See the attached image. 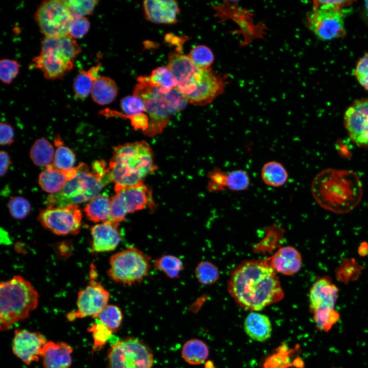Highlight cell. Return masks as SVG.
Masks as SVG:
<instances>
[{
	"mask_svg": "<svg viewBox=\"0 0 368 368\" xmlns=\"http://www.w3.org/2000/svg\"><path fill=\"white\" fill-rule=\"evenodd\" d=\"M227 287L236 303L251 311L261 310L284 295L275 271L266 260L240 263L231 274Z\"/></svg>",
	"mask_w": 368,
	"mask_h": 368,
	"instance_id": "1",
	"label": "cell"
},
{
	"mask_svg": "<svg viewBox=\"0 0 368 368\" xmlns=\"http://www.w3.org/2000/svg\"><path fill=\"white\" fill-rule=\"evenodd\" d=\"M311 191L320 206L338 214L351 211L362 196V183L356 173L331 168L324 170L315 177Z\"/></svg>",
	"mask_w": 368,
	"mask_h": 368,
	"instance_id": "2",
	"label": "cell"
},
{
	"mask_svg": "<svg viewBox=\"0 0 368 368\" xmlns=\"http://www.w3.org/2000/svg\"><path fill=\"white\" fill-rule=\"evenodd\" d=\"M153 153L144 141L126 143L115 147L108 170L115 192L143 182L157 168Z\"/></svg>",
	"mask_w": 368,
	"mask_h": 368,
	"instance_id": "3",
	"label": "cell"
},
{
	"mask_svg": "<svg viewBox=\"0 0 368 368\" xmlns=\"http://www.w3.org/2000/svg\"><path fill=\"white\" fill-rule=\"evenodd\" d=\"M133 95L141 98L144 103L149 118V126L146 132L150 135L162 131L172 116L183 110L188 103L176 87L167 94L161 93L158 87L150 83L148 76L137 78Z\"/></svg>",
	"mask_w": 368,
	"mask_h": 368,
	"instance_id": "4",
	"label": "cell"
},
{
	"mask_svg": "<svg viewBox=\"0 0 368 368\" xmlns=\"http://www.w3.org/2000/svg\"><path fill=\"white\" fill-rule=\"evenodd\" d=\"M0 296L1 331L28 318L37 307L39 297L31 283L20 275L1 282Z\"/></svg>",
	"mask_w": 368,
	"mask_h": 368,
	"instance_id": "5",
	"label": "cell"
},
{
	"mask_svg": "<svg viewBox=\"0 0 368 368\" xmlns=\"http://www.w3.org/2000/svg\"><path fill=\"white\" fill-rule=\"evenodd\" d=\"M76 168V176L68 181L60 191L49 196L47 207H64L90 200L111 181L108 167L103 172L93 170L90 172L84 163Z\"/></svg>",
	"mask_w": 368,
	"mask_h": 368,
	"instance_id": "6",
	"label": "cell"
},
{
	"mask_svg": "<svg viewBox=\"0 0 368 368\" xmlns=\"http://www.w3.org/2000/svg\"><path fill=\"white\" fill-rule=\"evenodd\" d=\"M108 275L113 281L131 285L141 282L148 274L149 258L135 247H129L112 255Z\"/></svg>",
	"mask_w": 368,
	"mask_h": 368,
	"instance_id": "7",
	"label": "cell"
},
{
	"mask_svg": "<svg viewBox=\"0 0 368 368\" xmlns=\"http://www.w3.org/2000/svg\"><path fill=\"white\" fill-rule=\"evenodd\" d=\"M309 28L320 39L329 40L343 37L346 34L341 8L329 1H315L308 14Z\"/></svg>",
	"mask_w": 368,
	"mask_h": 368,
	"instance_id": "8",
	"label": "cell"
},
{
	"mask_svg": "<svg viewBox=\"0 0 368 368\" xmlns=\"http://www.w3.org/2000/svg\"><path fill=\"white\" fill-rule=\"evenodd\" d=\"M153 364L150 349L134 337L116 342L108 351L107 368H152Z\"/></svg>",
	"mask_w": 368,
	"mask_h": 368,
	"instance_id": "9",
	"label": "cell"
},
{
	"mask_svg": "<svg viewBox=\"0 0 368 368\" xmlns=\"http://www.w3.org/2000/svg\"><path fill=\"white\" fill-rule=\"evenodd\" d=\"M34 19L45 37L68 35L73 17L62 0L45 1L38 7Z\"/></svg>",
	"mask_w": 368,
	"mask_h": 368,
	"instance_id": "10",
	"label": "cell"
},
{
	"mask_svg": "<svg viewBox=\"0 0 368 368\" xmlns=\"http://www.w3.org/2000/svg\"><path fill=\"white\" fill-rule=\"evenodd\" d=\"M111 198L109 220L120 224L126 215L151 204V194L143 183L121 189Z\"/></svg>",
	"mask_w": 368,
	"mask_h": 368,
	"instance_id": "11",
	"label": "cell"
},
{
	"mask_svg": "<svg viewBox=\"0 0 368 368\" xmlns=\"http://www.w3.org/2000/svg\"><path fill=\"white\" fill-rule=\"evenodd\" d=\"M37 219L42 226L56 235H76L81 226L82 214L77 204L47 207L40 211Z\"/></svg>",
	"mask_w": 368,
	"mask_h": 368,
	"instance_id": "12",
	"label": "cell"
},
{
	"mask_svg": "<svg viewBox=\"0 0 368 368\" xmlns=\"http://www.w3.org/2000/svg\"><path fill=\"white\" fill-rule=\"evenodd\" d=\"M110 296L109 292L100 283L91 280L89 284L79 291L77 300V310L66 314L69 321L76 318L91 316L95 318L107 305Z\"/></svg>",
	"mask_w": 368,
	"mask_h": 368,
	"instance_id": "13",
	"label": "cell"
},
{
	"mask_svg": "<svg viewBox=\"0 0 368 368\" xmlns=\"http://www.w3.org/2000/svg\"><path fill=\"white\" fill-rule=\"evenodd\" d=\"M225 76L216 74L211 68L201 69L193 91L185 97L188 103L205 105L222 94L226 83Z\"/></svg>",
	"mask_w": 368,
	"mask_h": 368,
	"instance_id": "14",
	"label": "cell"
},
{
	"mask_svg": "<svg viewBox=\"0 0 368 368\" xmlns=\"http://www.w3.org/2000/svg\"><path fill=\"white\" fill-rule=\"evenodd\" d=\"M344 125L351 140L359 146H368V99L357 100L348 107Z\"/></svg>",
	"mask_w": 368,
	"mask_h": 368,
	"instance_id": "15",
	"label": "cell"
},
{
	"mask_svg": "<svg viewBox=\"0 0 368 368\" xmlns=\"http://www.w3.org/2000/svg\"><path fill=\"white\" fill-rule=\"evenodd\" d=\"M166 67L173 74L177 89L185 97L190 95L194 90L201 69L193 63L188 56L176 52L169 54Z\"/></svg>",
	"mask_w": 368,
	"mask_h": 368,
	"instance_id": "16",
	"label": "cell"
},
{
	"mask_svg": "<svg viewBox=\"0 0 368 368\" xmlns=\"http://www.w3.org/2000/svg\"><path fill=\"white\" fill-rule=\"evenodd\" d=\"M47 342L45 337L38 332L17 329L14 332L12 349L15 355L30 365L39 360Z\"/></svg>",
	"mask_w": 368,
	"mask_h": 368,
	"instance_id": "17",
	"label": "cell"
},
{
	"mask_svg": "<svg viewBox=\"0 0 368 368\" xmlns=\"http://www.w3.org/2000/svg\"><path fill=\"white\" fill-rule=\"evenodd\" d=\"M338 289L328 276L317 278L309 292L310 308L312 314L334 310Z\"/></svg>",
	"mask_w": 368,
	"mask_h": 368,
	"instance_id": "18",
	"label": "cell"
},
{
	"mask_svg": "<svg viewBox=\"0 0 368 368\" xmlns=\"http://www.w3.org/2000/svg\"><path fill=\"white\" fill-rule=\"evenodd\" d=\"M32 63L45 79L50 80L61 79L74 66V62L50 50H41L39 55L33 58Z\"/></svg>",
	"mask_w": 368,
	"mask_h": 368,
	"instance_id": "19",
	"label": "cell"
},
{
	"mask_svg": "<svg viewBox=\"0 0 368 368\" xmlns=\"http://www.w3.org/2000/svg\"><path fill=\"white\" fill-rule=\"evenodd\" d=\"M119 224L108 220L92 226L90 229L91 250L95 252H101L114 250L121 239Z\"/></svg>",
	"mask_w": 368,
	"mask_h": 368,
	"instance_id": "20",
	"label": "cell"
},
{
	"mask_svg": "<svg viewBox=\"0 0 368 368\" xmlns=\"http://www.w3.org/2000/svg\"><path fill=\"white\" fill-rule=\"evenodd\" d=\"M147 19L155 24H174L180 11L178 4L173 0H147L143 2Z\"/></svg>",
	"mask_w": 368,
	"mask_h": 368,
	"instance_id": "21",
	"label": "cell"
},
{
	"mask_svg": "<svg viewBox=\"0 0 368 368\" xmlns=\"http://www.w3.org/2000/svg\"><path fill=\"white\" fill-rule=\"evenodd\" d=\"M266 261L275 272L285 275L297 273L302 266L300 253L291 246L281 248Z\"/></svg>",
	"mask_w": 368,
	"mask_h": 368,
	"instance_id": "22",
	"label": "cell"
},
{
	"mask_svg": "<svg viewBox=\"0 0 368 368\" xmlns=\"http://www.w3.org/2000/svg\"><path fill=\"white\" fill-rule=\"evenodd\" d=\"M72 353V347L66 342L48 341L41 355L43 368H69Z\"/></svg>",
	"mask_w": 368,
	"mask_h": 368,
	"instance_id": "23",
	"label": "cell"
},
{
	"mask_svg": "<svg viewBox=\"0 0 368 368\" xmlns=\"http://www.w3.org/2000/svg\"><path fill=\"white\" fill-rule=\"evenodd\" d=\"M77 174V168L59 170L53 165L48 167L39 175L38 183L41 189L51 194L60 191L66 183Z\"/></svg>",
	"mask_w": 368,
	"mask_h": 368,
	"instance_id": "24",
	"label": "cell"
},
{
	"mask_svg": "<svg viewBox=\"0 0 368 368\" xmlns=\"http://www.w3.org/2000/svg\"><path fill=\"white\" fill-rule=\"evenodd\" d=\"M244 329L249 337L260 342L269 339L272 332L269 318L264 314L255 312H250L246 316Z\"/></svg>",
	"mask_w": 368,
	"mask_h": 368,
	"instance_id": "25",
	"label": "cell"
},
{
	"mask_svg": "<svg viewBox=\"0 0 368 368\" xmlns=\"http://www.w3.org/2000/svg\"><path fill=\"white\" fill-rule=\"evenodd\" d=\"M41 49L54 51L73 62L81 51L76 40L68 35L55 38L44 37L41 42Z\"/></svg>",
	"mask_w": 368,
	"mask_h": 368,
	"instance_id": "26",
	"label": "cell"
},
{
	"mask_svg": "<svg viewBox=\"0 0 368 368\" xmlns=\"http://www.w3.org/2000/svg\"><path fill=\"white\" fill-rule=\"evenodd\" d=\"M118 92L115 81L106 76H100L94 82L90 94L93 101L104 105L113 102Z\"/></svg>",
	"mask_w": 368,
	"mask_h": 368,
	"instance_id": "27",
	"label": "cell"
},
{
	"mask_svg": "<svg viewBox=\"0 0 368 368\" xmlns=\"http://www.w3.org/2000/svg\"><path fill=\"white\" fill-rule=\"evenodd\" d=\"M100 67L101 64H99L87 71H79L73 81V90L76 98L83 100L88 96L94 81L100 77Z\"/></svg>",
	"mask_w": 368,
	"mask_h": 368,
	"instance_id": "28",
	"label": "cell"
},
{
	"mask_svg": "<svg viewBox=\"0 0 368 368\" xmlns=\"http://www.w3.org/2000/svg\"><path fill=\"white\" fill-rule=\"evenodd\" d=\"M111 199L103 194L93 198L84 209L87 218L94 222H104L110 217Z\"/></svg>",
	"mask_w": 368,
	"mask_h": 368,
	"instance_id": "29",
	"label": "cell"
},
{
	"mask_svg": "<svg viewBox=\"0 0 368 368\" xmlns=\"http://www.w3.org/2000/svg\"><path fill=\"white\" fill-rule=\"evenodd\" d=\"M261 176L263 182L272 187H280L286 182L288 172L280 162L271 160L265 163L261 168Z\"/></svg>",
	"mask_w": 368,
	"mask_h": 368,
	"instance_id": "30",
	"label": "cell"
},
{
	"mask_svg": "<svg viewBox=\"0 0 368 368\" xmlns=\"http://www.w3.org/2000/svg\"><path fill=\"white\" fill-rule=\"evenodd\" d=\"M207 345L202 340L192 339L183 344L181 354L184 360L188 363L197 365L203 363L209 355Z\"/></svg>",
	"mask_w": 368,
	"mask_h": 368,
	"instance_id": "31",
	"label": "cell"
},
{
	"mask_svg": "<svg viewBox=\"0 0 368 368\" xmlns=\"http://www.w3.org/2000/svg\"><path fill=\"white\" fill-rule=\"evenodd\" d=\"M30 157L35 165L46 168L53 165L54 150L52 145L45 139L36 140L32 146Z\"/></svg>",
	"mask_w": 368,
	"mask_h": 368,
	"instance_id": "32",
	"label": "cell"
},
{
	"mask_svg": "<svg viewBox=\"0 0 368 368\" xmlns=\"http://www.w3.org/2000/svg\"><path fill=\"white\" fill-rule=\"evenodd\" d=\"M150 83L158 87L161 93L167 94L176 87V80L170 70L167 67H158L148 76Z\"/></svg>",
	"mask_w": 368,
	"mask_h": 368,
	"instance_id": "33",
	"label": "cell"
},
{
	"mask_svg": "<svg viewBox=\"0 0 368 368\" xmlns=\"http://www.w3.org/2000/svg\"><path fill=\"white\" fill-rule=\"evenodd\" d=\"M57 147L55 153L53 166L59 170H68L73 168L75 163V155L67 147L64 146L62 141L57 136L54 140Z\"/></svg>",
	"mask_w": 368,
	"mask_h": 368,
	"instance_id": "34",
	"label": "cell"
},
{
	"mask_svg": "<svg viewBox=\"0 0 368 368\" xmlns=\"http://www.w3.org/2000/svg\"><path fill=\"white\" fill-rule=\"evenodd\" d=\"M122 318L121 309L116 305H108L94 319L113 332L120 327Z\"/></svg>",
	"mask_w": 368,
	"mask_h": 368,
	"instance_id": "35",
	"label": "cell"
},
{
	"mask_svg": "<svg viewBox=\"0 0 368 368\" xmlns=\"http://www.w3.org/2000/svg\"><path fill=\"white\" fill-rule=\"evenodd\" d=\"M193 63L199 69L210 68L214 60L212 50L204 45H198L190 51L188 55Z\"/></svg>",
	"mask_w": 368,
	"mask_h": 368,
	"instance_id": "36",
	"label": "cell"
},
{
	"mask_svg": "<svg viewBox=\"0 0 368 368\" xmlns=\"http://www.w3.org/2000/svg\"><path fill=\"white\" fill-rule=\"evenodd\" d=\"M154 265L171 278H176L183 267L181 261L171 255H165L159 258L155 261Z\"/></svg>",
	"mask_w": 368,
	"mask_h": 368,
	"instance_id": "37",
	"label": "cell"
},
{
	"mask_svg": "<svg viewBox=\"0 0 368 368\" xmlns=\"http://www.w3.org/2000/svg\"><path fill=\"white\" fill-rule=\"evenodd\" d=\"M73 17L91 15L99 1L96 0H62Z\"/></svg>",
	"mask_w": 368,
	"mask_h": 368,
	"instance_id": "38",
	"label": "cell"
},
{
	"mask_svg": "<svg viewBox=\"0 0 368 368\" xmlns=\"http://www.w3.org/2000/svg\"><path fill=\"white\" fill-rule=\"evenodd\" d=\"M250 178L246 171L242 169L235 170L227 173V189L232 191H242L247 189Z\"/></svg>",
	"mask_w": 368,
	"mask_h": 368,
	"instance_id": "39",
	"label": "cell"
},
{
	"mask_svg": "<svg viewBox=\"0 0 368 368\" xmlns=\"http://www.w3.org/2000/svg\"><path fill=\"white\" fill-rule=\"evenodd\" d=\"M94 323L88 328L94 340L93 351L100 350L109 339L112 331L104 325L95 319Z\"/></svg>",
	"mask_w": 368,
	"mask_h": 368,
	"instance_id": "40",
	"label": "cell"
},
{
	"mask_svg": "<svg viewBox=\"0 0 368 368\" xmlns=\"http://www.w3.org/2000/svg\"><path fill=\"white\" fill-rule=\"evenodd\" d=\"M196 276L202 284L207 285L215 282L219 278V273L217 267L210 262H201L197 266Z\"/></svg>",
	"mask_w": 368,
	"mask_h": 368,
	"instance_id": "41",
	"label": "cell"
},
{
	"mask_svg": "<svg viewBox=\"0 0 368 368\" xmlns=\"http://www.w3.org/2000/svg\"><path fill=\"white\" fill-rule=\"evenodd\" d=\"M20 64L14 59H3L0 61V79L6 84H10L18 74Z\"/></svg>",
	"mask_w": 368,
	"mask_h": 368,
	"instance_id": "42",
	"label": "cell"
},
{
	"mask_svg": "<svg viewBox=\"0 0 368 368\" xmlns=\"http://www.w3.org/2000/svg\"><path fill=\"white\" fill-rule=\"evenodd\" d=\"M8 209L13 217L20 219L28 215L31 210V205L26 199L21 196H16L12 198L9 201Z\"/></svg>",
	"mask_w": 368,
	"mask_h": 368,
	"instance_id": "43",
	"label": "cell"
},
{
	"mask_svg": "<svg viewBox=\"0 0 368 368\" xmlns=\"http://www.w3.org/2000/svg\"><path fill=\"white\" fill-rule=\"evenodd\" d=\"M120 106L123 111L130 116L140 114L145 111L143 101L134 95L123 98L121 101Z\"/></svg>",
	"mask_w": 368,
	"mask_h": 368,
	"instance_id": "44",
	"label": "cell"
},
{
	"mask_svg": "<svg viewBox=\"0 0 368 368\" xmlns=\"http://www.w3.org/2000/svg\"><path fill=\"white\" fill-rule=\"evenodd\" d=\"M90 22L84 16L73 17L68 33V36L75 39L83 37L88 31Z\"/></svg>",
	"mask_w": 368,
	"mask_h": 368,
	"instance_id": "45",
	"label": "cell"
},
{
	"mask_svg": "<svg viewBox=\"0 0 368 368\" xmlns=\"http://www.w3.org/2000/svg\"><path fill=\"white\" fill-rule=\"evenodd\" d=\"M227 173L216 169L210 175L209 189L210 191H222L227 188Z\"/></svg>",
	"mask_w": 368,
	"mask_h": 368,
	"instance_id": "46",
	"label": "cell"
},
{
	"mask_svg": "<svg viewBox=\"0 0 368 368\" xmlns=\"http://www.w3.org/2000/svg\"><path fill=\"white\" fill-rule=\"evenodd\" d=\"M355 75L359 83L368 91V53L358 62Z\"/></svg>",
	"mask_w": 368,
	"mask_h": 368,
	"instance_id": "47",
	"label": "cell"
},
{
	"mask_svg": "<svg viewBox=\"0 0 368 368\" xmlns=\"http://www.w3.org/2000/svg\"><path fill=\"white\" fill-rule=\"evenodd\" d=\"M1 144L10 145L14 140V130L12 127L6 122L1 123Z\"/></svg>",
	"mask_w": 368,
	"mask_h": 368,
	"instance_id": "48",
	"label": "cell"
},
{
	"mask_svg": "<svg viewBox=\"0 0 368 368\" xmlns=\"http://www.w3.org/2000/svg\"><path fill=\"white\" fill-rule=\"evenodd\" d=\"M1 175H5L11 164V159L9 154L5 151H1L0 153Z\"/></svg>",
	"mask_w": 368,
	"mask_h": 368,
	"instance_id": "49",
	"label": "cell"
},
{
	"mask_svg": "<svg viewBox=\"0 0 368 368\" xmlns=\"http://www.w3.org/2000/svg\"><path fill=\"white\" fill-rule=\"evenodd\" d=\"M368 251V244L365 242L360 245L358 249V253L360 255L364 256Z\"/></svg>",
	"mask_w": 368,
	"mask_h": 368,
	"instance_id": "50",
	"label": "cell"
},
{
	"mask_svg": "<svg viewBox=\"0 0 368 368\" xmlns=\"http://www.w3.org/2000/svg\"><path fill=\"white\" fill-rule=\"evenodd\" d=\"M364 11L367 16H368V1L365 2Z\"/></svg>",
	"mask_w": 368,
	"mask_h": 368,
	"instance_id": "51",
	"label": "cell"
}]
</instances>
